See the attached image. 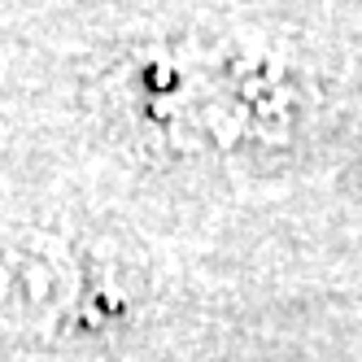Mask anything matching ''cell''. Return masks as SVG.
<instances>
[{"instance_id": "1", "label": "cell", "mask_w": 362, "mask_h": 362, "mask_svg": "<svg viewBox=\"0 0 362 362\" xmlns=\"http://www.w3.org/2000/svg\"><path fill=\"white\" fill-rule=\"evenodd\" d=\"M110 96L132 136L175 162L275 158L315 118L297 74L205 44L140 48L114 66Z\"/></svg>"}]
</instances>
